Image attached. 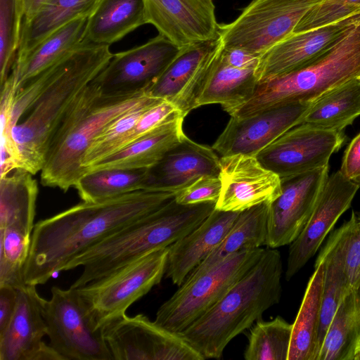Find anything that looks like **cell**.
<instances>
[{
  "mask_svg": "<svg viewBox=\"0 0 360 360\" xmlns=\"http://www.w3.org/2000/svg\"><path fill=\"white\" fill-rule=\"evenodd\" d=\"M31 236L15 227L0 229V285L20 288L26 285L23 269L30 252Z\"/></svg>",
  "mask_w": 360,
  "mask_h": 360,
  "instance_id": "74e56055",
  "label": "cell"
},
{
  "mask_svg": "<svg viewBox=\"0 0 360 360\" xmlns=\"http://www.w3.org/2000/svg\"><path fill=\"white\" fill-rule=\"evenodd\" d=\"M355 214L352 211L349 219L334 231L316 258L324 263L319 330L320 349L340 304L352 288L345 271V259L348 239Z\"/></svg>",
  "mask_w": 360,
  "mask_h": 360,
  "instance_id": "cb8c5ba5",
  "label": "cell"
},
{
  "mask_svg": "<svg viewBox=\"0 0 360 360\" xmlns=\"http://www.w3.org/2000/svg\"><path fill=\"white\" fill-rule=\"evenodd\" d=\"M292 324L281 316L258 321L250 329L244 352L246 360H288Z\"/></svg>",
  "mask_w": 360,
  "mask_h": 360,
  "instance_id": "d590c367",
  "label": "cell"
},
{
  "mask_svg": "<svg viewBox=\"0 0 360 360\" xmlns=\"http://www.w3.org/2000/svg\"><path fill=\"white\" fill-rule=\"evenodd\" d=\"M360 15V0H323L300 20L293 33L322 27Z\"/></svg>",
  "mask_w": 360,
  "mask_h": 360,
  "instance_id": "60d3db41",
  "label": "cell"
},
{
  "mask_svg": "<svg viewBox=\"0 0 360 360\" xmlns=\"http://www.w3.org/2000/svg\"><path fill=\"white\" fill-rule=\"evenodd\" d=\"M147 169H108L84 173L74 188L84 202H96L143 189Z\"/></svg>",
  "mask_w": 360,
  "mask_h": 360,
  "instance_id": "e575fe53",
  "label": "cell"
},
{
  "mask_svg": "<svg viewBox=\"0 0 360 360\" xmlns=\"http://www.w3.org/2000/svg\"><path fill=\"white\" fill-rule=\"evenodd\" d=\"M219 174V158L214 149L186 136L147 169L143 189L176 193L201 176Z\"/></svg>",
  "mask_w": 360,
  "mask_h": 360,
  "instance_id": "7402d4cb",
  "label": "cell"
},
{
  "mask_svg": "<svg viewBox=\"0 0 360 360\" xmlns=\"http://www.w3.org/2000/svg\"><path fill=\"white\" fill-rule=\"evenodd\" d=\"M322 1L253 0L236 20L219 24L222 46L261 56L292 34L302 18Z\"/></svg>",
  "mask_w": 360,
  "mask_h": 360,
  "instance_id": "30bf717a",
  "label": "cell"
},
{
  "mask_svg": "<svg viewBox=\"0 0 360 360\" xmlns=\"http://www.w3.org/2000/svg\"><path fill=\"white\" fill-rule=\"evenodd\" d=\"M109 46L80 43L63 57L56 76L12 129L19 168L33 175L41 172L60 122L82 90L112 58Z\"/></svg>",
  "mask_w": 360,
  "mask_h": 360,
  "instance_id": "277c9868",
  "label": "cell"
},
{
  "mask_svg": "<svg viewBox=\"0 0 360 360\" xmlns=\"http://www.w3.org/2000/svg\"><path fill=\"white\" fill-rule=\"evenodd\" d=\"M340 171L347 179L360 186V131L346 148Z\"/></svg>",
  "mask_w": 360,
  "mask_h": 360,
  "instance_id": "f6af8a7d",
  "label": "cell"
},
{
  "mask_svg": "<svg viewBox=\"0 0 360 360\" xmlns=\"http://www.w3.org/2000/svg\"><path fill=\"white\" fill-rule=\"evenodd\" d=\"M182 48L161 34L127 51L113 53L95 79L105 96L146 94Z\"/></svg>",
  "mask_w": 360,
  "mask_h": 360,
  "instance_id": "7c38bea8",
  "label": "cell"
},
{
  "mask_svg": "<svg viewBox=\"0 0 360 360\" xmlns=\"http://www.w3.org/2000/svg\"><path fill=\"white\" fill-rule=\"evenodd\" d=\"M184 119V117H179L155 128L88 167L84 173L100 169H135L152 167L186 136L183 130Z\"/></svg>",
  "mask_w": 360,
  "mask_h": 360,
  "instance_id": "d4e9b609",
  "label": "cell"
},
{
  "mask_svg": "<svg viewBox=\"0 0 360 360\" xmlns=\"http://www.w3.org/2000/svg\"><path fill=\"white\" fill-rule=\"evenodd\" d=\"M169 247L149 252L105 276L76 288L89 305L100 328L125 315L134 302L161 282L166 272Z\"/></svg>",
  "mask_w": 360,
  "mask_h": 360,
  "instance_id": "9c48e42d",
  "label": "cell"
},
{
  "mask_svg": "<svg viewBox=\"0 0 360 360\" xmlns=\"http://www.w3.org/2000/svg\"><path fill=\"white\" fill-rule=\"evenodd\" d=\"M264 250L240 251L196 276L187 277L160 307L155 321L181 333L210 310L258 262Z\"/></svg>",
  "mask_w": 360,
  "mask_h": 360,
  "instance_id": "52a82bcc",
  "label": "cell"
},
{
  "mask_svg": "<svg viewBox=\"0 0 360 360\" xmlns=\"http://www.w3.org/2000/svg\"><path fill=\"white\" fill-rule=\"evenodd\" d=\"M280 252L267 248L258 262L206 313L181 333L205 359L220 358L226 345L281 300Z\"/></svg>",
  "mask_w": 360,
  "mask_h": 360,
  "instance_id": "7a4b0ae2",
  "label": "cell"
},
{
  "mask_svg": "<svg viewBox=\"0 0 360 360\" xmlns=\"http://www.w3.org/2000/svg\"><path fill=\"white\" fill-rule=\"evenodd\" d=\"M146 24L181 48L214 39L219 23L213 0H143Z\"/></svg>",
  "mask_w": 360,
  "mask_h": 360,
  "instance_id": "ffe728a7",
  "label": "cell"
},
{
  "mask_svg": "<svg viewBox=\"0 0 360 360\" xmlns=\"http://www.w3.org/2000/svg\"><path fill=\"white\" fill-rule=\"evenodd\" d=\"M221 184L219 176H203L176 193L174 199L181 205L217 202Z\"/></svg>",
  "mask_w": 360,
  "mask_h": 360,
  "instance_id": "7bdbcfd3",
  "label": "cell"
},
{
  "mask_svg": "<svg viewBox=\"0 0 360 360\" xmlns=\"http://www.w3.org/2000/svg\"><path fill=\"white\" fill-rule=\"evenodd\" d=\"M221 56L228 65L240 69H256L260 56L239 48L222 47Z\"/></svg>",
  "mask_w": 360,
  "mask_h": 360,
  "instance_id": "7dc6e473",
  "label": "cell"
},
{
  "mask_svg": "<svg viewBox=\"0 0 360 360\" xmlns=\"http://www.w3.org/2000/svg\"><path fill=\"white\" fill-rule=\"evenodd\" d=\"M179 117H185L172 103L162 101L150 107L141 116L123 147L162 124Z\"/></svg>",
  "mask_w": 360,
  "mask_h": 360,
  "instance_id": "b9f144b4",
  "label": "cell"
},
{
  "mask_svg": "<svg viewBox=\"0 0 360 360\" xmlns=\"http://www.w3.org/2000/svg\"><path fill=\"white\" fill-rule=\"evenodd\" d=\"M22 27L27 23L49 0H17ZM22 29V27H21Z\"/></svg>",
  "mask_w": 360,
  "mask_h": 360,
  "instance_id": "c3c4849f",
  "label": "cell"
},
{
  "mask_svg": "<svg viewBox=\"0 0 360 360\" xmlns=\"http://www.w3.org/2000/svg\"><path fill=\"white\" fill-rule=\"evenodd\" d=\"M215 202L181 205L174 198L156 210L121 227L76 257L65 271L82 266L70 286L77 288L100 279L153 250L174 244L203 221Z\"/></svg>",
  "mask_w": 360,
  "mask_h": 360,
  "instance_id": "3957f363",
  "label": "cell"
},
{
  "mask_svg": "<svg viewBox=\"0 0 360 360\" xmlns=\"http://www.w3.org/2000/svg\"><path fill=\"white\" fill-rule=\"evenodd\" d=\"M113 360H203L179 333L143 314H127L103 328Z\"/></svg>",
  "mask_w": 360,
  "mask_h": 360,
  "instance_id": "8fae6325",
  "label": "cell"
},
{
  "mask_svg": "<svg viewBox=\"0 0 360 360\" xmlns=\"http://www.w3.org/2000/svg\"><path fill=\"white\" fill-rule=\"evenodd\" d=\"M221 48L219 35L182 48L146 94L172 103L186 117L198 108L211 66Z\"/></svg>",
  "mask_w": 360,
  "mask_h": 360,
  "instance_id": "9a60e30c",
  "label": "cell"
},
{
  "mask_svg": "<svg viewBox=\"0 0 360 360\" xmlns=\"http://www.w3.org/2000/svg\"><path fill=\"white\" fill-rule=\"evenodd\" d=\"M175 194L140 189L103 201H83L38 221L23 269L25 283H46L76 257L127 224L167 204Z\"/></svg>",
  "mask_w": 360,
  "mask_h": 360,
  "instance_id": "6da1fadb",
  "label": "cell"
},
{
  "mask_svg": "<svg viewBox=\"0 0 360 360\" xmlns=\"http://www.w3.org/2000/svg\"><path fill=\"white\" fill-rule=\"evenodd\" d=\"M345 271L351 288L358 287L360 285V217L356 214L348 239Z\"/></svg>",
  "mask_w": 360,
  "mask_h": 360,
  "instance_id": "ee69618b",
  "label": "cell"
},
{
  "mask_svg": "<svg viewBox=\"0 0 360 360\" xmlns=\"http://www.w3.org/2000/svg\"><path fill=\"white\" fill-rule=\"evenodd\" d=\"M359 21L360 15L292 33L260 56L255 70L258 82L311 63L328 51Z\"/></svg>",
  "mask_w": 360,
  "mask_h": 360,
  "instance_id": "d6986e66",
  "label": "cell"
},
{
  "mask_svg": "<svg viewBox=\"0 0 360 360\" xmlns=\"http://www.w3.org/2000/svg\"><path fill=\"white\" fill-rule=\"evenodd\" d=\"M324 263L317 259L295 318L288 360H318Z\"/></svg>",
  "mask_w": 360,
  "mask_h": 360,
  "instance_id": "4316f807",
  "label": "cell"
},
{
  "mask_svg": "<svg viewBox=\"0 0 360 360\" xmlns=\"http://www.w3.org/2000/svg\"><path fill=\"white\" fill-rule=\"evenodd\" d=\"M313 102L290 103L243 118L231 117L212 148L221 156H255L285 131L301 124Z\"/></svg>",
  "mask_w": 360,
  "mask_h": 360,
  "instance_id": "2e32d148",
  "label": "cell"
},
{
  "mask_svg": "<svg viewBox=\"0 0 360 360\" xmlns=\"http://www.w3.org/2000/svg\"><path fill=\"white\" fill-rule=\"evenodd\" d=\"M360 76V21L328 51L307 65L259 82L251 98L231 117L243 118L279 105L313 102Z\"/></svg>",
  "mask_w": 360,
  "mask_h": 360,
  "instance_id": "8992f818",
  "label": "cell"
},
{
  "mask_svg": "<svg viewBox=\"0 0 360 360\" xmlns=\"http://www.w3.org/2000/svg\"><path fill=\"white\" fill-rule=\"evenodd\" d=\"M240 212L214 209L196 228L169 247L165 277L180 286L219 245Z\"/></svg>",
  "mask_w": 360,
  "mask_h": 360,
  "instance_id": "603a6c76",
  "label": "cell"
},
{
  "mask_svg": "<svg viewBox=\"0 0 360 360\" xmlns=\"http://www.w3.org/2000/svg\"><path fill=\"white\" fill-rule=\"evenodd\" d=\"M87 18H78L66 23L30 51L15 58L10 75L16 91L80 44Z\"/></svg>",
  "mask_w": 360,
  "mask_h": 360,
  "instance_id": "83f0119b",
  "label": "cell"
},
{
  "mask_svg": "<svg viewBox=\"0 0 360 360\" xmlns=\"http://www.w3.org/2000/svg\"><path fill=\"white\" fill-rule=\"evenodd\" d=\"M359 187L340 169L328 176L307 224L290 244L286 280H290L314 256L338 220L349 208Z\"/></svg>",
  "mask_w": 360,
  "mask_h": 360,
  "instance_id": "e0dca14e",
  "label": "cell"
},
{
  "mask_svg": "<svg viewBox=\"0 0 360 360\" xmlns=\"http://www.w3.org/2000/svg\"><path fill=\"white\" fill-rule=\"evenodd\" d=\"M15 312L0 333V360H63L42 338L46 326L35 285L18 288Z\"/></svg>",
  "mask_w": 360,
  "mask_h": 360,
  "instance_id": "44dd1931",
  "label": "cell"
},
{
  "mask_svg": "<svg viewBox=\"0 0 360 360\" xmlns=\"http://www.w3.org/2000/svg\"><path fill=\"white\" fill-rule=\"evenodd\" d=\"M329 166L281 179V193L269 203L266 246L290 244L307 224L327 179Z\"/></svg>",
  "mask_w": 360,
  "mask_h": 360,
  "instance_id": "5bb4252c",
  "label": "cell"
},
{
  "mask_svg": "<svg viewBox=\"0 0 360 360\" xmlns=\"http://www.w3.org/2000/svg\"><path fill=\"white\" fill-rule=\"evenodd\" d=\"M268 212L269 202L240 212L236 221L219 245L188 277L196 276L240 251L266 245Z\"/></svg>",
  "mask_w": 360,
  "mask_h": 360,
  "instance_id": "4dcf8cb0",
  "label": "cell"
},
{
  "mask_svg": "<svg viewBox=\"0 0 360 360\" xmlns=\"http://www.w3.org/2000/svg\"><path fill=\"white\" fill-rule=\"evenodd\" d=\"M22 19L17 0H0V86L8 79L20 46Z\"/></svg>",
  "mask_w": 360,
  "mask_h": 360,
  "instance_id": "f35d334b",
  "label": "cell"
},
{
  "mask_svg": "<svg viewBox=\"0 0 360 360\" xmlns=\"http://www.w3.org/2000/svg\"><path fill=\"white\" fill-rule=\"evenodd\" d=\"M100 0H49L22 27L16 58L34 48L40 41L66 23L89 17Z\"/></svg>",
  "mask_w": 360,
  "mask_h": 360,
  "instance_id": "836d02e7",
  "label": "cell"
},
{
  "mask_svg": "<svg viewBox=\"0 0 360 360\" xmlns=\"http://www.w3.org/2000/svg\"><path fill=\"white\" fill-rule=\"evenodd\" d=\"M1 158L0 177L19 168L18 153L11 127L13 103L16 91L13 77L9 75L0 86Z\"/></svg>",
  "mask_w": 360,
  "mask_h": 360,
  "instance_id": "ab89813d",
  "label": "cell"
},
{
  "mask_svg": "<svg viewBox=\"0 0 360 360\" xmlns=\"http://www.w3.org/2000/svg\"><path fill=\"white\" fill-rule=\"evenodd\" d=\"M221 187L215 209L242 212L271 202L281 193V178L264 167L255 156L235 154L219 158Z\"/></svg>",
  "mask_w": 360,
  "mask_h": 360,
  "instance_id": "ac0fdd59",
  "label": "cell"
},
{
  "mask_svg": "<svg viewBox=\"0 0 360 360\" xmlns=\"http://www.w3.org/2000/svg\"><path fill=\"white\" fill-rule=\"evenodd\" d=\"M162 101L163 100L154 98L127 111L99 133L84 155L82 164L84 174L88 167L120 150L131 135L134 127L141 116L150 107Z\"/></svg>",
  "mask_w": 360,
  "mask_h": 360,
  "instance_id": "8d00e7d4",
  "label": "cell"
},
{
  "mask_svg": "<svg viewBox=\"0 0 360 360\" xmlns=\"http://www.w3.org/2000/svg\"><path fill=\"white\" fill-rule=\"evenodd\" d=\"M18 295V288L0 285V333L6 328L15 312Z\"/></svg>",
  "mask_w": 360,
  "mask_h": 360,
  "instance_id": "bcb514c9",
  "label": "cell"
},
{
  "mask_svg": "<svg viewBox=\"0 0 360 360\" xmlns=\"http://www.w3.org/2000/svg\"><path fill=\"white\" fill-rule=\"evenodd\" d=\"M49 345L63 360H113L89 305L76 288H51L40 300Z\"/></svg>",
  "mask_w": 360,
  "mask_h": 360,
  "instance_id": "ba28073f",
  "label": "cell"
},
{
  "mask_svg": "<svg viewBox=\"0 0 360 360\" xmlns=\"http://www.w3.org/2000/svg\"><path fill=\"white\" fill-rule=\"evenodd\" d=\"M360 116V76L314 101L301 124L343 131Z\"/></svg>",
  "mask_w": 360,
  "mask_h": 360,
  "instance_id": "d6a6232c",
  "label": "cell"
},
{
  "mask_svg": "<svg viewBox=\"0 0 360 360\" xmlns=\"http://www.w3.org/2000/svg\"><path fill=\"white\" fill-rule=\"evenodd\" d=\"M32 176L17 168L0 177V229L15 227L32 235L39 192Z\"/></svg>",
  "mask_w": 360,
  "mask_h": 360,
  "instance_id": "f546056e",
  "label": "cell"
},
{
  "mask_svg": "<svg viewBox=\"0 0 360 360\" xmlns=\"http://www.w3.org/2000/svg\"><path fill=\"white\" fill-rule=\"evenodd\" d=\"M346 140L343 131L300 124L290 129L256 155L281 179L328 165L332 155Z\"/></svg>",
  "mask_w": 360,
  "mask_h": 360,
  "instance_id": "4fadbf2b",
  "label": "cell"
},
{
  "mask_svg": "<svg viewBox=\"0 0 360 360\" xmlns=\"http://www.w3.org/2000/svg\"><path fill=\"white\" fill-rule=\"evenodd\" d=\"M360 341V285L340 304L323 339L318 360H354Z\"/></svg>",
  "mask_w": 360,
  "mask_h": 360,
  "instance_id": "1f68e13d",
  "label": "cell"
},
{
  "mask_svg": "<svg viewBox=\"0 0 360 360\" xmlns=\"http://www.w3.org/2000/svg\"><path fill=\"white\" fill-rule=\"evenodd\" d=\"M354 360H360V341L357 345Z\"/></svg>",
  "mask_w": 360,
  "mask_h": 360,
  "instance_id": "681fc988",
  "label": "cell"
},
{
  "mask_svg": "<svg viewBox=\"0 0 360 360\" xmlns=\"http://www.w3.org/2000/svg\"><path fill=\"white\" fill-rule=\"evenodd\" d=\"M221 49L212 63L198 107L219 104L230 115L251 98L258 80L256 69L236 68L226 63Z\"/></svg>",
  "mask_w": 360,
  "mask_h": 360,
  "instance_id": "f1b7e54d",
  "label": "cell"
},
{
  "mask_svg": "<svg viewBox=\"0 0 360 360\" xmlns=\"http://www.w3.org/2000/svg\"><path fill=\"white\" fill-rule=\"evenodd\" d=\"M154 98L146 94L105 96L94 79L77 96L49 141L41 184L64 192L84 174L82 160L90 144L109 124Z\"/></svg>",
  "mask_w": 360,
  "mask_h": 360,
  "instance_id": "5b68a950",
  "label": "cell"
},
{
  "mask_svg": "<svg viewBox=\"0 0 360 360\" xmlns=\"http://www.w3.org/2000/svg\"><path fill=\"white\" fill-rule=\"evenodd\" d=\"M145 24L143 0H100L87 18L80 43L110 46Z\"/></svg>",
  "mask_w": 360,
  "mask_h": 360,
  "instance_id": "484cf974",
  "label": "cell"
}]
</instances>
